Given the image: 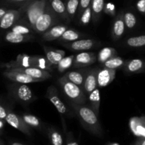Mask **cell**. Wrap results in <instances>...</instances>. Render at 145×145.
<instances>
[{"label":"cell","instance_id":"cell-3","mask_svg":"<svg viewBox=\"0 0 145 145\" xmlns=\"http://www.w3.org/2000/svg\"><path fill=\"white\" fill-rule=\"evenodd\" d=\"M48 0H35L28 5L24 6V18L22 21H18L28 25L33 29L37 20L46 8Z\"/></svg>","mask_w":145,"mask_h":145},{"label":"cell","instance_id":"cell-43","mask_svg":"<svg viewBox=\"0 0 145 145\" xmlns=\"http://www.w3.org/2000/svg\"><path fill=\"white\" fill-rule=\"evenodd\" d=\"M67 145H79L78 144V143L76 142L75 141H73L72 140H70L68 141L67 144Z\"/></svg>","mask_w":145,"mask_h":145},{"label":"cell","instance_id":"cell-42","mask_svg":"<svg viewBox=\"0 0 145 145\" xmlns=\"http://www.w3.org/2000/svg\"><path fill=\"white\" fill-rule=\"evenodd\" d=\"M4 120H1L0 119V134L2 132L3 129H4Z\"/></svg>","mask_w":145,"mask_h":145},{"label":"cell","instance_id":"cell-6","mask_svg":"<svg viewBox=\"0 0 145 145\" xmlns=\"http://www.w3.org/2000/svg\"><path fill=\"white\" fill-rule=\"evenodd\" d=\"M8 92L14 99L21 103L28 104L34 100L32 91L25 84L14 82L8 86Z\"/></svg>","mask_w":145,"mask_h":145},{"label":"cell","instance_id":"cell-23","mask_svg":"<svg viewBox=\"0 0 145 145\" xmlns=\"http://www.w3.org/2000/svg\"><path fill=\"white\" fill-rule=\"evenodd\" d=\"M48 1L55 14H57L62 18L67 19L68 21H69L67 12L66 6L62 0H48Z\"/></svg>","mask_w":145,"mask_h":145},{"label":"cell","instance_id":"cell-10","mask_svg":"<svg viewBox=\"0 0 145 145\" xmlns=\"http://www.w3.org/2000/svg\"><path fill=\"white\" fill-rule=\"evenodd\" d=\"M17 72H22V73L26 74L29 76H32L33 78L39 79L40 81L46 80L52 77V75L50 73L49 71L45 70V69H39L36 67H14L11 68Z\"/></svg>","mask_w":145,"mask_h":145},{"label":"cell","instance_id":"cell-39","mask_svg":"<svg viewBox=\"0 0 145 145\" xmlns=\"http://www.w3.org/2000/svg\"><path fill=\"white\" fill-rule=\"evenodd\" d=\"M8 112H9V110L7 108L4 107V106L0 104V119L1 120H5Z\"/></svg>","mask_w":145,"mask_h":145},{"label":"cell","instance_id":"cell-48","mask_svg":"<svg viewBox=\"0 0 145 145\" xmlns=\"http://www.w3.org/2000/svg\"><path fill=\"white\" fill-rule=\"evenodd\" d=\"M0 145H4V143H3V142L1 141V140H0Z\"/></svg>","mask_w":145,"mask_h":145},{"label":"cell","instance_id":"cell-49","mask_svg":"<svg viewBox=\"0 0 145 145\" xmlns=\"http://www.w3.org/2000/svg\"><path fill=\"white\" fill-rule=\"evenodd\" d=\"M115 145H117V144H115Z\"/></svg>","mask_w":145,"mask_h":145},{"label":"cell","instance_id":"cell-36","mask_svg":"<svg viewBox=\"0 0 145 145\" xmlns=\"http://www.w3.org/2000/svg\"><path fill=\"white\" fill-rule=\"evenodd\" d=\"M49 135L51 142H52L53 145H62V144H63V140H62V135L57 131L51 130L50 131Z\"/></svg>","mask_w":145,"mask_h":145},{"label":"cell","instance_id":"cell-7","mask_svg":"<svg viewBox=\"0 0 145 145\" xmlns=\"http://www.w3.org/2000/svg\"><path fill=\"white\" fill-rule=\"evenodd\" d=\"M24 11V7L18 10L8 9L0 18V30H7L12 28L21 18Z\"/></svg>","mask_w":145,"mask_h":145},{"label":"cell","instance_id":"cell-28","mask_svg":"<svg viewBox=\"0 0 145 145\" xmlns=\"http://www.w3.org/2000/svg\"><path fill=\"white\" fill-rule=\"evenodd\" d=\"M79 1L80 0H68L67 2V12L69 20H72L76 16L79 8Z\"/></svg>","mask_w":145,"mask_h":145},{"label":"cell","instance_id":"cell-24","mask_svg":"<svg viewBox=\"0 0 145 145\" xmlns=\"http://www.w3.org/2000/svg\"><path fill=\"white\" fill-rule=\"evenodd\" d=\"M130 126L133 133L137 136H142L145 138V125L141 118H133L130 121Z\"/></svg>","mask_w":145,"mask_h":145},{"label":"cell","instance_id":"cell-27","mask_svg":"<svg viewBox=\"0 0 145 145\" xmlns=\"http://www.w3.org/2000/svg\"><path fill=\"white\" fill-rule=\"evenodd\" d=\"M125 64V60L120 57L114 56L109 59L103 63V67L108 68V69H116L120 68Z\"/></svg>","mask_w":145,"mask_h":145},{"label":"cell","instance_id":"cell-2","mask_svg":"<svg viewBox=\"0 0 145 145\" xmlns=\"http://www.w3.org/2000/svg\"><path fill=\"white\" fill-rule=\"evenodd\" d=\"M69 105L85 127L95 133L100 131L101 126L98 116L91 108L72 102H70Z\"/></svg>","mask_w":145,"mask_h":145},{"label":"cell","instance_id":"cell-22","mask_svg":"<svg viewBox=\"0 0 145 145\" xmlns=\"http://www.w3.org/2000/svg\"><path fill=\"white\" fill-rule=\"evenodd\" d=\"M87 98L89 104H90V108L98 116L99 114V108H100L101 104V96L99 89L96 88L93 91L91 92L87 96Z\"/></svg>","mask_w":145,"mask_h":145},{"label":"cell","instance_id":"cell-26","mask_svg":"<svg viewBox=\"0 0 145 145\" xmlns=\"http://www.w3.org/2000/svg\"><path fill=\"white\" fill-rule=\"evenodd\" d=\"M116 50L113 48H104L99 52L97 59L100 63L103 64L113 57L116 56Z\"/></svg>","mask_w":145,"mask_h":145},{"label":"cell","instance_id":"cell-4","mask_svg":"<svg viewBox=\"0 0 145 145\" xmlns=\"http://www.w3.org/2000/svg\"><path fill=\"white\" fill-rule=\"evenodd\" d=\"M58 82L62 91L70 100V102L80 105H84L86 103L88 98L82 88L67 80L65 76L61 77Z\"/></svg>","mask_w":145,"mask_h":145},{"label":"cell","instance_id":"cell-17","mask_svg":"<svg viewBox=\"0 0 145 145\" xmlns=\"http://www.w3.org/2000/svg\"><path fill=\"white\" fill-rule=\"evenodd\" d=\"M125 30V24L123 19V15L122 13H120L116 17L113 23V28H112V37L113 40H117L120 39L124 33Z\"/></svg>","mask_w":145,"mask_h":145},{"label":"cell","instance_id":"cell-31","mask_svg":"<svg viewBox=\"0 0 145 145\" xmlns=\"http://www.w3.org/2000/svg\"><path fill=\"white\" fill-rule=\"evenodd\" d=\"M11 31L16 33L22 34V35H31L34 31L28 25L18 22L11 28Z\"/></svg>","mask_w":145,"mask_h":145},{"label":"cell","instance_id":"cell-30","mask_svg":"<svg viewBox=\"0 0 145 145\" xmlns=\"http://www.w3.org/2000/svg\"><path fill=\"white\" fill-rule=\"evenodd\" d=\"M127 45L131 48H142L145 47V35L131 37L127 40Z\"/></svg>","mask_w":145,"mask_h":145},{"label":"cell","instance_id":"cell-38","mask_svg":"<svg viewBox=\"0 0 145 145\" xmlns=\"http://www.w3.org/2000/svg\"><path fill=\"white\" fill-rule=\"evenodd\" d=\"M104 9L106 14H110V15H113V16L115 15L116 10H115V7L113 4H110V3H108V4H107L104 7Z\"/></svg>","mask_w":145,"mask_h":145},{"label":"cell","instance_id":"cell-8","mask_svg":"<svg viewBox=\"0 0 145 145\" xmlns=\"http://www.w3.org/2000/svg\"><path fill=\"white\" fill-rule=\"evenodd\" d=\"M4 76L11 82L20 84H30L33 82H41L39 79L33 78L32 76L22 73V72H17L11 68H7L4 72Z\"/></svg>","mask_w":145,"mask_h":145},{"label":"cell","instance_id":"cell-13","mask_svg":"<svg viewBox=\"0 0 145 145\" xmlns=\"http://www.w3.org/2000/svg\"><path fill=\"white\" fill-rule=\"evenodd\" d=\"M116 69H108L103 67L102 69L99 70L97 75L98 86L105 87L110 84L116 77Z\"/></svg>","mask_w":145,"mask_h":145},{"label":"cell","instance_id":"cell-33","mask_svg":"<svg viewBox=\"0 0 145 145\" xmlns=\"http://www.w3.org/2000/svg\"><path fill=\"white\" fill-rule=\"evenodd\" d=\"M123 19H124L125 26L129 29L135 27L137 24V18L133 13L130 11H127L123 14Z\"/></svg>","mask_w":145,"mask_h":145},{"label":"cell","instance_id":"cell-45","mask_svg":"<svg viewBox=\"0 0 145 145\" xmlns=\"http://www.w3.org/2000/svg\"><path fill=\"white\" fill-rule=\"evenodd\" d=\"M139 144H140V145H145V138L142 140L141 141H140Z\"/></svg>","mask_w":145,"mask_h":145},{"label":"cell","instance_id":"cell-37","mask_svg":"<svg viewBox=\"0 0 145 145\" xmlns=\"http://www.w3.org/2000/svg\"><path fill=\"white\" fill-rule=\"evenodd\" d=\"M91 1L92 0H80V1H79V6L77 11L78 18H79V17L81 16V15H82V14L83 13V11H84L87 7H89V6L91 5Z\"/></svg>","mask_w":145,"mask_h":145},{"label":"cell","instance_id":"cell-11","mask_svg":"<svg viewBox=\"0 0 145 145\" xmlns=\"http://www.w3.org/2000/svg\"><path fill=\"white\" fill-rule=\"evenodd\" d=\"M5 121L8 124L12 126L14 128L25 133V134H29V128L28 125L25 123L22 117L19 116L18 115L13 113L11 110L7 114V118L5 119Z\"/></svg>","mask_w":145,"mask_h":145},{"label":"cell","instance_id":"cell-21","mask_svg":"<svg viewBox=\"0 0 145 145\" xmlns=\"http://www.w3.org/2000/svg\"><path fill=\"white\" fill-rule=\"evenodd\" d=\"M92 9V21L96 24L100 20L101 14L104 9V0H92L91 4Z\"/></svg>","mask_w":145,"mask_h":145},{"label":"cell","instance_id":"cell-25","mask_svg":"<svg viewBox=\"0 0 145 145\" xmlns=\"http://www.w3.org/2000/svg\"><path fill=\"white\" fill-rule=\"evenodd\" d=\"M126 69L128 72L138 73L145 69V62L142 59H134L128 62L126 65Z\"/></svg>","mask_w":145,"mask_h":145},{"label":"cell","instance_id":"cell-32","mask_svg":"<svg viewBox=\"0 0 145 145\" xmlns=\"http://www.w3.org/2000/svg\"><path fill=\"white\" fill-rule=\"evenodd\" d=\"M82 35L77 31L72 29H67L63 35L60 37V39L65 41H70V42H74L75 40H79Z\"/></svg>","mask_w":145,"mask_h":145},{"label":"cell","instance_id":"cell-47","mask_svg":"<svg viewBox=\"0 0 145 145\" xmlns=\"http://www.w3.org/2000/svg\"><path fill=\"white\" fill-rule=\"evenodd\" d=\"M141 120L142 121L143 124H144L145 125V117H142L141 118Z\"/></svg>","mask_w":145,"mask_h":145},{"label":"cell","instance_id":"cell-5","mask_svg":"<svg viewBox=\"0 0 145 145\" xmlns=\"http://www.w3.org/2000/svg\"><path fill=\"white\" fill-rule=\"evenodd\" d=\"M57 22V15L48 1L45 11L37 20L33 30L39 34H43L51 27L54 26Z\"/></svg>","mask_w":145,"mask_h":145},{"label":"cell","instance_id":"cell-40","mask_svg":"<svg viewBox=\"0 0 145 145\" xmlns=\"http://www.w3.org/2000/svg\"><path fill=\"white\" fill-rule=\"evenodd\" d=\"M136 7L140 12L145 14V0H139L137 2Z\"/></svg>","mask_w":145,"mask_h":145},{"label":"cell","instance_id":"cell-1","mask_svg":"<svg viewBox=\"0 0 145 145\" xmlns=\"http://www.w3.org/2000/svg\"><path fill=\"white\" fill-rule=\"evenodd\" d=\"M7 68L14 67H36L39 69L52 71V65L48 59L39 55H28L20 54L17 56L15 61L6 64Z\"/></svg>","mask_w":145,"mask_h":145},{"label":"cell","instance_id":"cell-18","mask_svg":"<svg viewBox=\"0 0 145 145\" xmlns=\"http://www.w3.org/2000/svg\"><path fill=\"white\" fill-rule=\"evenodd\" d=\"M96 45V41L91 39L77 40L71 42L68 48L74 51H86L91 49Z\"/></svg>","mask_w":145,"mask_h":145},{"label":"cell","instance_id":"cell-19","mask_svg":"<svg viewBox=\"0 0 145 145\" xmlns=\"http://www.w3.org/2000/svg\"><path fill=\"white\" fill-rule=\"evenodd\" d=\"M43 49L45 52V55H46V58L52 66H57L62 58L65 57V51L60 50H53L47 48L45 46L43 47Z\"/></svg>","mask_w":145,"mask_h":145},{"label":"cell","instance_id":"cell-29","mask_svg":"<svg viewBox=\"0 0 145 145\" xmlns=\"http://www.w3.org/2000/svg\"><path fill=\"white\" fill-rule=\"evenodd\" d=\"M74 55H70V56L65 57L62 59V60L59 62L57 65V70L59 72H64L70 68L73 65L74 60Z\"/></svg>","mask_w":145,"mask_h":145},{"label":"cell","instance_id":"cell-16","mask_svg":"<svg viewBox=\"0 0 145 145\" xmlns=\"http://www.w3.org/2000/svg\"><path fill=\"white\" fill-rule=\"evenodd\" d=\"M87 72L88 70L71 71L65 74L63 76H65L67 80L84 89V84Z\"/></svg>","mask_w":145,"mask_h":145},{"label":"cell","instance_id":"cell-12","mask_svg":"<svg viewBox=\"0 0 145 145\" xmlns=\"http://www.w3.org/2000/svg\"><path fill=\"white\" fill-rule=\"evenodd\" d=\"M97 57L93 52H83L77 54L74 60L73 67H84L94 63Z\"/></svg>","mask_w":145,"mask_h":145},{"label":"cell","instance_id":"cell-44","mask_svg":"<svg viewBox=\"0 0 145 145\" xmlns=\"http://www.w3.org/2000/svg\"><path fill=\"white\" fill-rule=\"evenodd\" d=\"M8 1H11V2H22V1H27V0H8Z\"/></svg>","mask_w":145,"mask_h":145},{"label":"cell","instance_id":"cell-34","mask_svg":"<svg viewBox=\"0 0 145 145\" xmlns=\"http://www.w3.org/2000/svg\"><path fill=\"white\" fill-rule=\"evenodd\" d=\"M22 118L24 121H25V123L28 126H31V127H38L40 126V120L36 116L30 114H24L23 115Z\"/></svg>","mask_w":145,"mask_h":145},{"label":"cell","instance_id":"cell-41","mask_svg":"<svg viewBox=\"0 0 145 145\" xmlns=\"http://www.w3.org/2000/svg\"><path fill=\"white\" fill-rule=\"evenodd\" d=\"M8 9H7V8H0V18L7 13V11H8Z\"/></svg>","mask_w":145,"mask_h":145},{"label":"cell","instance_id":"cell-35","mask_svg":"<svg viewBox=\"0 0 145 145\" xmlns=\"http://www.w3.org/2000/svg\"><path fill=\"white\" fill-rule=\"evenodd\" d=\"M79 19L82 25H87L90 23L91 20L92 19V9L91 5L83 11Z\"/></svg>","mask_w":145,"mask_h":145},{"label":"cell","instance_id":"cell-46","mask_svg":"<svg viewBox=\"0 0 145 145\" xmlns=\"http://www.w3.org/2000/svg\"><path fill=\"white\" fill-rule=\"evenodd\" d=\"M11 145H24V144H21V143H18V142H13Z\"/></svg>","mask_w":145,"mask_h":145},{"label":"cell","instance_id":"cell-20","mask_svg":"<svg viewBox=\"0 0 145 145\" xmlns=\"http://www.w3.org/2000/svg\"><path fill=\"white\" fill-rule=\"evenodd\" d=\"M4 38L7 42L9 43L18 44L31 40L33 38V37L31 35H22L10 31L4 35Z\"/></svg>","mask_w":145,"mask_h":145},{"label":"cell","instance_id":"cell-9","mask_svg":"<svg viewBox=\"0 0 145 145\" xmlns=\"http://www.w3.org/2000/svg\"><path fill=\"white\" fill-rule=\"evenodd\" d=\"M46 97L48 100L54 105L55 108L57 110L58 113L61 115H67L68 113V109L59 98L57 90L54 86H50L48 87L46 93Z\"/></svg>","mask_w":145,"mask_h":145},{"label":"cell","instance_id":"cell-15","mask_svg":"<svg viewBox=\"0 0 145 145\" xmlns=\"http://www.w3.org/2000/svg\"><path fill=\"white\" fill-rule=\"evenodd\" d=\"M67 30V27L65 25H57L51 27L42 35V40L45 41H52L60 38L64 33Z\"/></svg>","mask_w":145,"mask_h":145},{"label":"cell","instance_id":"cell-14","mask_svg":"<svg viewBox=\"0 0 145 145\" xmlns=\"http://www.w3.org/2000/svg\"><path fill=\"white\" fill-rule=\"evenodd\" d=\"M99 72L98 69H92L88 70L84 84V91L86 96L93 91L98 87L97 75Z\"/></svg>","mask_w":145,"mask_h":145}]
</instances>
